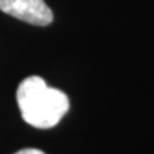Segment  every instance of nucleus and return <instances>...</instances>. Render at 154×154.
<instances>
[{
  "label": "nucleus",
  "mask_w": 154,
  "mask_h": 154,
  "mask_svg": "<svg viewBox=\"0 0 154 154\" xmlns=\"http://www.w3.org/2000/svg\"><path fill=\"white\" fill-rule=\"evenodd\" d=\"M16 99L23 120L36 128L54 127L70 107L66 93L49 87L38 76H30L19 84Z\"/></svg>",
  "instance_id": "obj_1"
},
{
  "label": "nucleus",
  "mask_w": 154,
  "mask_h": 154,
  "mask_svg": "<svg viewBox=\"0 0 154 154\" xmlns=\"http://www.w3.org/2000/svg\"><path fill=\"white\" fill-rule=\"evenodd\" d=\"M0 10L34 26H47L53 22L51 9L44 0H0Z\"/></svg>",
  "instance_id": "obj_2"
},
{
  "label": "nucleus",
  "mask_w": 154,
  "mask_h": 154,
  "mask_svg": "<svg viewBox=\"0 0 154 154\" xmlns=\"http://www.w3.org/2000/svg\"><path fill=\"white\" fill-rule=\"evenodd\" d=\"M14 154H44V153L38 149H23V150H20V151H17V153H14Z\"/></svg>",
  "instance_id": "obj_3"
}]
</instances>
